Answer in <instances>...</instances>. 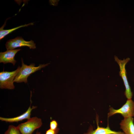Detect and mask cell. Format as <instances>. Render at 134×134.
Masks as SVG:
<instances>
[{
    "mask_svg": "<svg viewBox=\"0 0 134 134\" xmlns=\"http://www.w3.org/2000/svg\"><path fill=\"white\" fill-rule=\"evenodd\" d=\"M114 59L115 61L116 62L119 66L120 71L119 74L123 79L125 88V95L127 100L131 99L133 96V93L131 91L128 81L125 68L126 65L130 61V59L127 58L122 60L119 59L117 57L115 56Z\"/></svg>",
    "mask_w": 134,
    "mask_h": 134,
    "instance_id": "obj_2",
    "label": "cell"
},
{
    "mask_svg": "<svg viewBox=\"0 0 134 134\" xmlns=\"http://www.w3.org/2000/svg\"><path fill=\"white\" fill-rule=\"evenodd\" d=\"M5 23L0 28V39H1L5 36L10 33L12 32L15 30L20 28L27 26H28L33 25L34 23H31L27 24L22 25L18 27H15L13 29L9 30H4L3 28L5 25Z\"/></svg>",
    "mask_w": 134,
    "mask_h": 134,
    "instance_id": "obj_11",
    "label": "cell"
},
{
    "mask_svg": "<svg viewBox=\"0 0 134 134\" xmlns=\"http://www.w3.org/2000/svg\"><path fill=\"white\" fill-rule=\"evenodd\" d=\"M59 130L58 128L54 130L50 129L46 131L45 134H57L59 132Z\"/></svg>",
    "mask_w": 134,
    "mask_h": 134,
    "instance_id": "obj_14",
    "label": "cell"
},
{
    "mask_svg": "<svg viewBox=\"0 0 134 134\" xmlns=\"http://www.w3.org/2000/svg\"><path fill=\"white\" fill-rule=\"evenodd\" d=\"M31 105L25 112L19 116L11 118H5L0 117V120L2 121L12 123L15 122H18L22 121L25 119H28L31 118L30 116L32 110L37 107L36 106H33L31 108Z\"/></svg>",
    "mask_w": 134,
    "mask_h": 134,
    "instance_id": "obj_10",
    "label": "cell"
},
{
    "mask_svg": "<svg viewBox=\"0 0 134 134\" xmlns=\"http://www.w3.org/2000/svg\"><path fill=\"white\" fill-rule=\"evenodd\" d=\"M36 134H41L40 132H38L37 131L36 133Z\"/></svg>",
    "mask_w": 134,
    "mask_h": 134,
    "instance_id": "obj_15",
    "label": "cell"
},
{
    "mask_svg": "<svg viewBox=\"0 0 134 134\" xmlns=\"http://www.w3.org/2000/svg\"><path fill=\"white\" fill-rule=\"evenodd\" d=\"M4 134H22L17 127L12 125L9 126L8 129Z\"/></svg>",
    "mask_w": 134,
    "mask_h": 134,
    "instance_id": "obj_12",
    "label": "cell"
},
{
    "mask_svg": "<svg viewBox=\"0 0 134 134\" xmlns=\"http://www.w3.org/2000/svg\"><path fill=\"white\" fill-rule=\"evenodd\" d=\"M58 123L55 120H53L50 122V126L51 129L56 130L58 128Z\"/></svg>",
    "mask_w": 134,
    "mask_h": 134,
    "instance_id": "obj_13",
    "label": "cell"
},
{
    "mask_svg": "<svg viewBox=\"0 0 134 134\" xmlns=\"http://www.w3.org/2000/svg\"><path fill=\"white\" fill-rule=\"evenodd\" d=\"M21 61L22 66L14 80V82L18 83L24 82L26 83L27 82L28 77L31 74L40 70L50 64L48 63L45 64H40L36 67L35 66L34 63L27 65L24 63L22 59Z\"/></svg>",
    "mask_w": 134,
    "mask_h": 134,
    "instance_id": "obj_1",
    "label": "cell"
},
{
    "mask_svg": "<svg viewBox=\"0 0 134 134\" xmlns=\"http://www.w3.org/2000/svg\"><path fill=\"white\" fill-rule=\"evenodd\" d=\"M5 46L7 50H14L17 48L24 46H27L30 49L36 48L35 44L34 41H26L21 37L9 39L6 42Z\"/></svg>",
    "mask_w": 134,
    "mask_h": 134,
    "instance_id": "obj_6",
    "label": "cell"
},
{
    "mask_svg": "<svg viewBox=\"0 0 134 134\" xmlns=\"http://www.w3.org/2000/svg\"><path fill=\"white\" fill-rule=\"evenodd\" d=\"M21 67H18L16 70L12 71H3L0 72V89L12 90L15 88L14 80Z\"/></svg>",
    "mask_w": 134,
    "mask_h": 134,
    "instance_id": "obj_3",
    "label": "cell"
},
{
    "mask_svg": "<svg viewBox=\"0 0 134 134\" xmlns=\"http://www.w3.org/2000/svg\"><path fill=\"white\" fill-rule=\"evenodd\" d=\"M108 117L116 114H121L124 118L134 116V101L131 99L127 100L126 103L120 108L115 109L112 107L109 109Z\"/></svg>",
    "mask_w": 134,
    "mask_h": 134,
    "instance_id": "obj_5",
    "label": "cell"
},
{
    "mask_svg": "<svg viewBox=\"0 0 134 134\" xmlns=\"http://www.w3.org/2000/svg\"><path fill=\"white\" fill-rule=\"evenodd\" d=\"M21 49L12 50H7L4 52L0 53V63L4 64L8 63L15 65L16 61L14 59V57L16 53Z\"/></svg>",
    "mask_w": 134,
    "mask_h": 134,
    "instance_id": "obj_8",
    "label": "cell"
},
{
    "mask_svg": "<svg viewBox=\"0 0 134 134\" xmlns=\"http://www.w3.org/2000/svg\"><path fill=\"white\" fill-rule=\"evenodd\" d=\"M97 128L94 130L91 126L89 127L87 133L84 134H125L123 132L121 131H116L111 130L108 124L107 127H100L98 124V117H97Z\"/></svg>",
    "mask_w": 134,
    "mask_h": 134,
    "instance_id": "obj_7",
    "label": "cell"
},
{
    "mask_svg": "<svg viewBox=\"0 0 134 134\" xmlns=\"http://www.w3.org/2000/svg\"><path fill=\"white\" fill-rule=\"evenodd\" d=\"M42 124L41 119L35 117L30 118L26 122L19 124L17 127L22 134H32Z\"/></svg>",
    "mask_w": 134,
    "mask_h": 134,
    "instance_id": "obj_4",
    "label": "cell"
},
{
    "mask_svg": "<svg viewBox=\"0 0 134 134\" xmlns=\"http://www.w3.org/2000/svg\"><path fill=\"white\" fill-rule=\"evenodd\" d=\"M120 125V128L125 134H134V124L133 117L124 118Z\"/></svg>",
    "mask_w": 134,
    "mask_h": 134,
    "instance_id": "obj_9",
    "label": "cell"
}]
</instances>
